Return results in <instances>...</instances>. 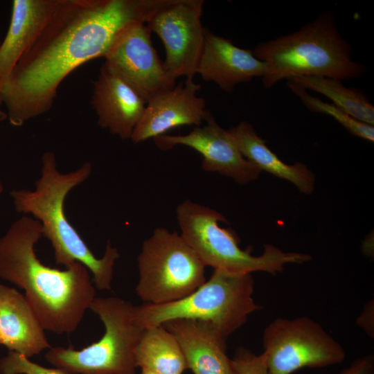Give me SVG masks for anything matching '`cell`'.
<instances>
[{
    "mask_svg": "<svg viewBox=\"0 0 374 374\" xmlns=\"http://www.w3.org/2000/svg\"><path fill=\"white\" fill-rule=\"evenodd\" d=\"M44 330L25 296L0 283L1 344L30 358L51 348Z\"/></svg>",
    "mask_w": 374,
    "mask_h": 374,
    "instance_id": "ac0fdd59",
    "label": "cell"
},
{
    "mask_svg": "<svg viewBox=\"0 0 374 374\" xmlns=\"http://www.w3.org/2000/svg\"><path fill=\"white\" fill-rule=\"evenodd\" d=\"M180 235L194 250L204 265L214 270L231 274L265 271L282 272L285 265L302 264L311 260L306 253L285 252L271 245H265L259 256L239 247V240L231 229L219 226L226 219L217 211L186 199L176 209Z\"/></svg>",
    "mask_w": 374,
    "mask_h": 374,
    "instance_id": "8992f818",
    "label": "cell"
},
{
    "mask_svg": "<svg viewBox=\"0 0 374 374\" xmlns=\"http://www.w3.org/2000/svg\"><path fill=\"white\" fill-rule=\"evenodd\" d=\"M242 155L260 171L285 179L306 195L314 188V175L303 163L288 165L281 161L266 145L249 123L242 121L228 130Z\"/></svg>",
    "mask_w": 374,
    "mask_h": 374,
    "instance_id": "d6986e66",
    "label": "cell"
},
{
    "mask_svg": "<svg viewBox=\"0 0 374 374\" xmlns=\"http://www.w3.org/2000/svg\"><path fill=\"white\" fill-rule=\"evenodd\" d=\"M1 40H0V44H1Z\"/></svg>",
    "mask_w": 374,
    "mask_h": 374,
    "instance_id": "f1b7e54d",
    "label": "cell"
},
{
    "mask_svg": "<svg viewBox=\"0 0 374 374\" xmlns=\"http://www.w3.org/2000/svg\"><path fill=\"white\" fill-rule=\"evenodd\" d=\"M339 374H374V356L369 354L353 361Z\"/></svg>",
    "mask_w": 374,
    "mask_h": 374,
    "instance_id": "d4e9b609",
    "label": "cell"
},
{
    "mask_svg": "<svg viewBox=\"0 0 374 374\" xmlns=\"http://www.w3.org/2000/svg\"><path fill=\"white\" fill-rule=\"evenodd\" d=\"M135 359L137 368L159 374H183L188 369L177 340L162 325L143 328Z\"/></svg>",
    "mask_w": 374,
    "mask_h": 374,
    "instance_id": "ffe728a7",
    "label": "cell"
},
{
    "mask_svg": "<svg viewBox=\"0 0 374 374\" xmlns=\"http://www.w3.org/2000/svg\"><path fill=\"white\" fill-rule=\"evenodd\" d=\"M232 374H269L265 357L245 348L236 350L231 359Z\"/></svg>",
    "mask_w": 374,
    "mask_h": 374,
    "instance_id": "cb8c5ba5",
    "label": "cell"
},
{
    "mask_svg": "<svg viewBox=\"0 0 374 374\" xmlns=\"http://www.w3.org/2000/svg\"><path fill=\"white\" fill-rule=\"evenodd\" d=\"M194 77H188L173 88L148 100L130 140L134 143L166 134L170 130L184 126H200L211 115L206 109L204 98L197 95L201 88Z\"/></svg>",
    "mask_w": 374,
    "mask_h": 374,
    "instance_id": "4fadbf2b",
    "label": "cell"
},
{
    "mask_svg": "<svg viewBox=\"0 0 374 374\" xmlns=\"http://www.w3.org/2000/svg\"><path fill=\"white\" fill-rule=\"evenodd\" d=\"M137 296L148 304L181 299L206 281V266L177 232L163 227L143 242L137 258Z\"/></svg>",
    "mask_w": 374,
    "mask_h": 374,
    "instance_id": "ba28073f",
    "label": "cell"
},
{
    "mask_svg": "<svg viewBox=\"0 0 374 374\" xmlns=\"http://www.w3.org/2000/svg\"><path fill=\"white\" fill-rule=\"evenodd\" d=\"M172 0H63L19 60L3 92L10 123L21 126L53 107L62 82L84 63L103 57L133 22L147 24Z\"/></svg>",
    "mask_w": 374,
    "mask_h": 374,
    "instance_id": "6da1fadb",
    "label": "cell"
},
{
    "mask_svg": "<svg viewBox=\"0 0 374 374\" xmlns=\"http://www.w3.org/2000/svg\"><path fill=\"white\" fill-rule=\"evenodd\" d=\"M287 85L311 112L330 116L353 135L370 142L374 141L373 125L357 121L333 103L324 102L310 95L306 89L292 82L288 81Z\"/></svg>",
    "mask_w": 374,
    "mask_h": 374,
    "instance_id": "7402d4cb",
    "label": "cell"
},
{
    "mask_svg": "<svg viewBox=\"0 0 374 374\" xmlns=\"http://www.w3.org/2000/svg\"><path fill=\"white\" fill-rule=\"evenodd\" d=\"M134 305L118 297H96L89 306L105 326L96 342L80 349L57 346L48 362L69 374H135V351L143 328L133 319Z\"/></svg>",
    "mask_w": 374,
    "mask_h": 374,
    "instance_id": "52a82bcc",
    "label": "cell"
},
{
    "mask_svg": "<svg viewBox=\"0 0 374 374\" xmlns=\"http://www.w3.org/2000/svg\"><path fill=\"white\" fill-rule=\"evenodd\" d=\"M203 0H173L146 24L161 40L165 68L170 77H194L205 42L201 21Z\"/></svg>",
    "mask_w": 374,
    "mask_h": 374,
    "instance_id": "8fae6325",
    "label": "cell"
},
{
    "mask_svg": "<svg viewBox=\"0 0 374 374\" xmlns=\"http://www.w3.org/2000/svg\"><path fill=\"white\" fill-rule=\"evenodd\" d=\"M103 58V64L146 103L176 85L152 44L150 30L143 22H133L122 29Z\"/></svg>",
    "mask_w": 374,
    "mask_h": 374,
    "instance_id": "30bf717a",
    "label": "cell"
},
{
    "mask_svg": "<svg viewBox=\"0 0 374 374\" xmlns=\"http://www.w3.org/2000/svg\"><path fill=\"white\" fill-rule=\"evenodd\" d=\"M262 343L269 374L333 366L346 358L344 347L318 322L305 316L273 320L265 329Z\"/></svg>",
    "mask_w": 374,
    "mask_h": 374,
    "instance_id": "9c48e42d",
    "label": "cell"
},
{
    "mask_svg": "<svg viewBox=\"0 0 374 374\" xmlns=\"http://www.w3.org/2000/svg\"><path fill=\"white\" fill-rule=\"evenodd\" d=\"M91 103L98 117V125L122 139H131L147 103L105 64L93 82Z\"/></svg>",
    "mask_w": 374,
    "mask_h": 374,
    "instance_id": "5bb4252c",
    "label": "cell"
},
{
    "mask_svg": "<svg viewBox=\"0 0 374 374\" xmlns=\"http://www.w3.org/2000/svg\"><path fill=\"white\" fill-rule=\"evenodd\" d=\"M162 326L177 340L188 369L193 374H232L231 359L226 340L210 323L194 319H174Z\"/></svg>",
    "mask_w": 374,
    "mask_h": 374,
    "instance_id": "e0dca14e",
    "label": "cell"
},
{
    "mask_svg": "<svg viewBox=\"0 0 374 374\" xmlns=\"http://www.w3.org/2000/svg\"><path fill=\"white\" fill-rule=\"evenodd\" d=\"M42 236L40 222L27 215L10 226L0 238V278L24 290L44 330L69 335L96 298L95 287L80 262L62 270L44 265L35 252Z\"/></svg>",
    "mask_w": 374,
    "mask_h": 374,
    "instance_id": "7a4b0ae2",
    "label": "cell"
},
{
    "mask_svg": "<svg viewBox=\"0 0 374 374\" xmlns=\"http://www.w3.org/2000/svg\"><path fill=\"white\" fill-rule=\"evenodd\" d=\"M203 127H194L185 135L163 134L154 139L161 150L175 145L189 147L202 157V168L207 172H218L233 179L239 184L256 179L261 171L241 154L229 133L211 115Z\"/></svg>",
    "mask_w": 374,
    "mask_h": 374,
    "instance_id": "7c38bea8",
    "label": "cell"
},
{
    "mask_svg": "<svg viewBox=\"0 0 374 374\" xmlns=\"http://www.w3.org/2000/svg\"><path fill=\"white\" fill-rule=\"evenodd\" d=\"M253 284L251 274L214 270L209 280L181 299L134 306L133 319L142 328L174 319L206 321L227 339L251 313L262 308L253 299Z\"/></svg>",
    "mask_w": 374,
    "mask_h": 374,
    "instance_id": "5b68a950",
    "label": "cell"
},
{
    "mask_svg": "<svg viewBox=\"0 0 374 374\" xmlns=\"http://www.w3.org/2000/svg\"><path fill=\"white\" fill-rule=\"evenodd\" d=\"M288 81L328 97L332 103L357 121L374 125V107L360 89L346 87L341 80L327 77L302 76Z\"/></svg>",
    "mask_w": 374,
    "mask_h": 374,
    "instance_id": "44dd1931",
    "label": "cell"
},
{
    "mask_svg": "<svg viewBox=\"0 0 374 374\" xmlns=\"http://www.w3.org/2000/svg\"><path fill=\"white\" fill-rule=\"evenodd\" d=\"M0 344H1V337H0Z\"/></svg>",
    "mask_w": 374,
    "mask_h": 374,
    "instance_id": "83f0119b",
    "label": "cell"
},
{
    "mask_svg": "<svg viewBox=\"0 0 374 374\" xmlns=\"http://www.w3.org/2000/svg\"><path fill=\"white\" fill-rule=\"evenodd\" d=\"M91 172V164L87 162L75 170L61 173L57 170L54 153L48 151L42 157L41 176L35 181V190H12L10 194L17 212L31 214L40 222L43 236L53 248L57 265L66 268L80 262L92 273L98 290H110L114 267L120 256L117 249L108 241L104 256L97 258L64 213L66 195L86 181Z\"/></svg>",
    "mask_w": 374,
    "mask_h": 374,
    "instance_id": "3957f363",
    "label": "cell"
},
{
    "mask_svg": "<svg viewBox=\"0 0 374 374\" xmlns=\"http://www.w3.org/2000/svg\"><path fill=\"white\" fill-rule=\"evenodd\" d=\"M3 187L0 180V195L3 193Z\"/></svg>",
    "mask_w": 374,
    "mask_h": 374,
    "instance_id": "4316f807",
    "label": "cell"
},
{
    "mask_svg": "<svg viewBox=\"0 0 374 374\" xmlns=\"http://www.w3.org/2000/svg\"><path fill=\"white\" fill-rule=\"evenodd\" d=\"M253 54L265 64V88L298 77H327L340 80L360 78L365 66L354 61L352 48L328 11L299 30L260 42Z\"/></svg>",
    "mask_w": 374,
    "mask_h": 374,
    "instance_id": "277c9868",
    "label": "cell"
},
{
    "mask_svg": "<svg viewBox=\"0 0 374 374\" xmlns=\"http://www.w3.org/2000/svg\"><path fill=\"white\" fill-rule=\"evenodd\" d=\"M0 374H69L64 370L46 368L29 360L26 356L9 351L0 359Z\"/></svg>",
    "mask_w": 374,
    "mask_h": 374,
    "instance_id": "603a6c76",
    "label": "cell"
},
{
    "mask_svg": "<svg viewBox=\"0 0 374 374\" xmlns=\"http://www.w3.org/2000/svg\"><path fill=\"white\" fill-rule=\"evenodd\" d=\"M63 0H14L10 26L0 44V121L2 92L13 69L31 47Z\"/></svg>",
    "mask_w": 374,
    "mask_h": 374,
    "instance_id": "9a60e30c",
    "label": "cell"
},
{
    "mask_svg": "<svg viewBox=\"0 0 374 374\" xmlns=\"http://www.w3.org/2000/svg\"><path fill=\"white\" fill-rule=\"evenodd\" d=\"M140 374H159L152 371H147V370H141V372Z\"/></svg>",
    "mask_w": 374,
    "mask_h": 374,
    "instance_id": "484cf974",
    "label": "cell"
},
{
    "mask_svg": "<svg viewBox=\"0 0 374 374\" xmlns=\"http://www.w3.org/2000/svg\"><path fill=\"white\" fill-rule=\"evenodd\" d=\"M265 64L251 50L235 46L231 40L205 29V42L197 73L213 82L225 92H232L240 83L262 78Z\"/></svg>",
    "mask_w": 374,
    "mask_h": 374,
    "instance_id": "2e32d148",
    "label": "cell"
}]
</instances>
